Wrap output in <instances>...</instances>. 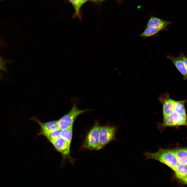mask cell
I'll list each match as a JSON object with an SVG mask.
<instances>
[{
	"mask_svg": "<svg viewBox=\"0 0 187 187\" xmlns=\"http://www.w3.org/2000/svg\"><path fill=\"white\" fill-rule=\"evenodd\" d=\"M144 155L146 160L152 159L162 163L169 167L174 171L179 164L173 149H160L157 152H145Z\"/></svg>",
	"mask_w": 187,
	"mask_h": 187,
	"instance_id": "obj_1",
	"label": "cell"
},
{
	"mask_svg": "<svg viewBox=\"0 0 187 187\" xmlns=\"http://www.w3.org/2000/svg\"><path fill=\"white\" fill-rule=\"evenodd\" d=\"M116 131L117 129L114 126H106L100 127L98 150L102 149L110 142L116 139L115 137Z\"/></svg>",
	"mask_w": 187,
	"mask_h": 187,
	"instance_id": "obj_2",
	"label": "cell"
},
{
	"mask_svg": "<svg viewBox=\"0 0 187 187\" xmlns=\"http://www.w3.org/2000/svg\"><path fill=\"white\" fill-rule=\"evenodd\" d=\"M87 111V110H81L74 105L72 109L67 114L58 120L59 129L62 130L73 126L75 119L80 114Z\"/></svg>",
	"mask_w": 187,
	"mask_h": 187,
	"instance_id": "obj_3",
	"label": "cell"
},
{
	"mask_svg": "<svg viewBox=\"0 0 187 187\" xmlns=\"http://www.w3.org/2000/svg\"><path fill=\"white\" fill-rule=\"evenodd\" d=\"M100 127L97 123H96L90 130L85 142V148L90 150H98Z\"/></svg>",
	"mask_w": 187,
	"mask_h": 187,
	"instance_id": "obj_4",
	"label": "cell"
},
{
	"mask_svg": "<svg viewBox=\"0 0 187 187\" xmlns=\"http://www.w3.org/2000/svg\"><path fill=\"white\" fill-rule=\"evenodd\" d=\"M159 100L162 105L163 117L170 115L174 111L176 101L170 97L168 92L161 95Z\"/></svg>",
	"mask_w": 187,
	"mask_h": 187,
	"instance_id": "obj_5",
	"label": "cell"
},
{
	"mask_svg": "<svg viewBox=\"0 0 187 187\" xmlns=\"http://www.w3.org/2000/svg\"><path fill=\"white\" fill-rule=\"evenodd\" d=\"M31 119L36 121L40 126V131L38 135H42L45 137L52 131L58 129H60L58 124V121L43 123L35 117H32Z\"/></svg>",
	"mask_w": 187,
	"mask_h": 187,
	"instance_id": "obj_6",
	"label": "cell"
},
{
	"mask_svg": "<svg viewBox=\"0 0 187 187\" xmlns=\"http://www.w3.org/2000/svg\"><path fill=\"white\" fill-rule=\"evenodd\" d=\"M51 143L56 150L63 155L69 154L70 144L64 138L60 137Z\"/></svg>",
	"mask_w": 187,
	"mask_h": 187,
	"instance_id": "obj_7",
	"label": "cell"
},
{
	"mask_svg": "<svg viewBox=\"0 0 187 187\" xmlns=\"http://www.w3.org/2000/svg\"><path fill=\"white\" fill-rule=\"evenodd\" d=\"M171 59L179 71L183 76L184 80L187 79V69L185 63L182 58L168 56Z\"/></svg>",
	"mask_w": 187,
	"mask_h": 187,
	"instance_id": "obj_8",
	"label": "cell"
},
{
	"mask_svg": "<svg viewBox=\"0 0 187 187\" xmlns=\"http://www.w3.org/2000/svg\"><path fill=\"white\" fill-rule=\"evenodd\" d=\"M170 23L158 18L152 17L149 20L146 27H153L162 30Z\"/></svg>",
	"mask_w": 187,
	"mask_h": 187,
	"instance_id": "obj_9",
	"label": "cell"
},
{
	"mask_svg": "<svg viewBox=\"0 0 187 187\" xmlns=\"http://www.w3.org/2000/svg\"><path fill=\"white\" fill-rule=\"evenodd\" d=\"M179 164L186 165L187 164V146L173 149Z\"/></svg>",
	"mask_w": 187,
	"mask_h": 187,
	"instance_id": "obj_10",
	"label": "cell"
},
{
	"mask_svg": "<svg viewBox=\"0 0 187 187\" xmlns=\"http://www.w3.org/2000/svg\"><path fill=\"white\" fill-rule=\"evenodd\" d=\"M176 178L181 182L187 176V167L186 165L179 164L174 171Z\"/></svg>",
	"mask_w": 187,
	"mask_h": 187,
	"instance_id": "obj_11",
	"label": "cell"
},
{
	"mask_svg": "<svg viewBox=\"0 0 187 187\" xmlns=\"http://www.w3.org/2000/svg\"><path fill=\"white\" fill-rule=\"evenodd\" d=\"M187 101V100L176 101L174 106V111L180 115H187L185 105Z\"/></svg>",
	"mask_w": 187,
	"mask_h": 187,
	"instance_id": "obj_12",
	"label": "cell"
},
{
	"mask_svg": "<svg viewBox=\"0 0 187 187\" xmlns=\"http://www.w3.org/2000/svg\"><path fill=\"white\" fill-rule=\"evenodd\" d=\"M72 127H70L61 130L60 133V137L66 140L70 144L72 137Z\"/></svg>",
	"mask_w": 187,
	"mask_h": 187,
	"instance_id": "obj_13",
	"label": "cell"
},
{
	"mask_svg": "<svg viewBox=\"0 0 187 187\" xmlns=\"http://www.w3.org/2000/svg\"><path fill=\"white\" fill-rule=\"evenodd\" d=\"M162 29L153 27H146L144 31L141 35V36L148 37L154 35Z\"/></svg>",
	"mask_w": 187,
	"mask_h": 187,
	"instance_id": "obj_14",
	"label": "cell"
},
{
	"mask_svg": "<svg viewBox=\"0 0 187 187\" xmlns=\"http://www.w3.org/2000/svg\"><path fill=\"white\" fill-rule=\"evenodd\" d=\"M60 129L54 130L47 135L45 137L51 143L55 139L60 137Z\"/></svg>",
	"mask_w": 187,
	"mask_h": 187,
	"instance_id": "obj_15",
	"label": "cell"
},
{
	"mask_svg": "<svg viewBox=\"0 0 187 187\" xmlns=\"http://www.w3.org/2000/svg\"><path fill=\"white\" fill-rule=\"evenodd\" d=\"M74 6L75 10L74 17L80 18V8H79V0H68Z\"/></svg>",
	"mask_w": 187,
	"mask_h": 187,
	"instance_id": "obj_16",
	"label": "cell"
},
{
	"mask_svg": "<svg viewBox=\"0 0 187 187\" xmlns=\"http://www.w3.org/2000/svg\"><path fill=\"white\" fill-rule=\"evenodd\" d=\"M0 70L4 72L7 71V68L6 66V62L4 60L1 56L0 58Z\"/></svg>",
	"mask_w": 187,
	"mask_h": 187,
	"instance_id": "obj_17",
	"label": "cell"
},
{
	"mask_svg": "<svg viewBox=\"0 0 187 187\" xmlns=\"http://www.w3.org/2000/svg\"><path fill=\"white\" fill-rule=\"evenodd\" d=\"M180 56L184 61L187 69V57L183 54H181Z\"/></svg>",
	"mask_w": 187,
	"mask_h": 187,
	"instance_id": "obj_18",
	"label": "cell"
},
{
	"mask_svg": "<svg viewBox=\"0 0 187 187\" xmlns=\"http://www.w3.org/2000/svg\"><path fill=\"white\" fill-rule=\"evenodd\" d=\"M89 0H79V8H80L82 5L85 3Z\"/></svg>",
	"mask_w": 187,
	"mask_h": 187,
	"instance_id": "obj_19",
	"label": "cell"
},
{
	"mask_svg": "<svg viewBox=\"0 0 187 187\" xmlns=\"http://www.w3.org/2000/svg\"><path fill=\"white\" fill-rule=\"evenodd\" d=\"M105 0H89V1H91L92 2L98 3L102 2Z\"/></svg>",
	"mask_w": 187,
	"mask_h": 187,
	"instance_id": "obj_20",
	"label": "cell"
},
{
	"mask_svg": "<svg viewBox=\"0 0 187 187\" xmlns=\"http://www.w3.org/2000/svg\"><path fill=\"white\" fill-rule=\"evenodd\" d=\"M181 182L183 184L187 185V176L183 180L181 181Z\"/></svg>",
	"mask_w": 187,
	"mask_h": 187,
	"instance_id": "obj_21",
	"label": "cell"
},
{
	"mask_svg": "<svg viewBox=\"0 0 187 187\" xmlns=\"http://www.w3.org/2000/svg\"><path fill=\"white\" fill-rule=\"evenodd\" d=\"M186 166L187 167V164H186Z\"/></svg>",
	"mask_w": 187,
	"mask_h": 187,
	"instance_id": "obj_22",
	"label": "cell"
}]
</instances>
